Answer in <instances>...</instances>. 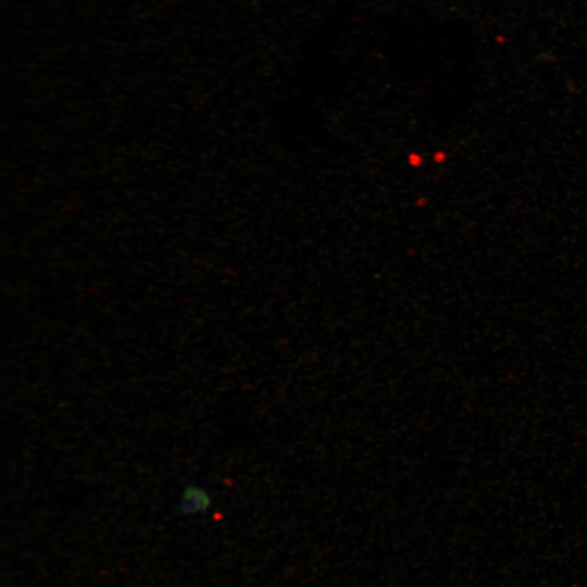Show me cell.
Returning a JSON list of instances; mask_svg holds the SVG:
<instances>
[{"mask_svg":"<svg viewBox=\"0 0 587 587\" xmlns=\"http://www.w3.org/2000/svg\"><path fill=\"white\" fill-rule=\"evenodd\" d=\"M212 504L210 492L202 486L190 484L185 486L179 496L177 511L182 515L207 512Z\"/></svg>","mask_w":587,"mask_h":587,"instance_id":"6da1fadb","label":"cell"}]
</instances>
